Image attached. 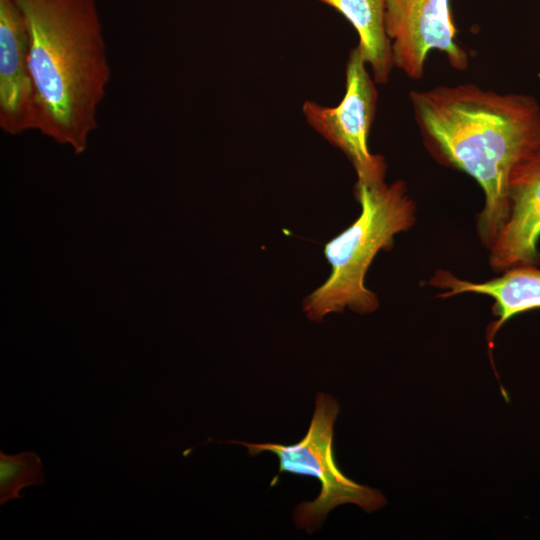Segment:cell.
<instances>
[{
	"instance_id": "6da1fadb",
	"label": "cell",
	"mask_w": 540,
	"mask_h": 540,
	"mask_svg": "<svg viewBox=\"0 0 540 540\" xmlns=\"http://www.w3.org/2000/svg\"><path fill=\"white\" fill-rule=\"evenodd\" d=\"M409 99L429 152L481 187L485 202L477 231L489 250L509 215L514 172L540 150L537 100L474 83L413 90Z\"/></svg>"
},
{
	"instance_id": "7a4b0ae2",
	"label": "cell",
	"mask_w": 540,
	"mask_h": 540,
	"mask_svg": "<svg viewBox=\"0 0 540 540\" xmlns=\"http://www.w3.org/2000/svg\"><path fill=\"white\" fill-rule=\"evenodd\" d=\"M15 1L28 32L35 130L81 153L111 78L96 1Z\"/></svg>"
},
{
	"instance_id": "8992f818",
	"label": "cell",
	"mask_w": 540,
	"mask_h": 540,
	"mask_svg": "<svg viewBox=\"0 0 540 540\" xmlns=\"http://www.w3.org/2000/svg\"><path fill=\"white\" fill-rule=\"evenodd\" d=\"M385 24L394 65L407 77H423L432 51L443 53L456 70L468 67L469 55L456 40L450 0H386Z\"/></svg>"
},
{
	"instance_id": "277c9868",
	"label": "cell",
	"mask_w": 540,
	"mask_h": 540,
	"mask_svg": "<svg viewBox=\"0 0 540 540\" xmlns=\"http://www.w3.org/2000/svg\"><path fill=\"white\" fill-rule=\"evenodd\" d=\"M338 413L336 400L320 392L316 396L308 431L299 442L283 445L231 441L246 446L251 456L263 451L277 456L279 470L270 486L277 483L282 473L311 476L320 482L318 496L311 502L299 504L293 514L296 527L308 533L315 531L328 513L339 505L355 504L366 512H372L386 503L378 490L356 483L338 468L333 449V427Z\"/></svg>"
},
{
	"instance_id": "3957f363",
	"label": "cell",
	"mask_w": 540,
	"mask_h": 540,
	"mask_svg": "<svg viewBox=\"0 0 540 540\" xmlns=\"http://www.w3.org/2000/svg\"><path fill=\"white\" fill-rule=\"evenodd\" d=\"M358 218L324 247L331 266L326 281L304 300L303 310L311 321L320 322L345 308L366 314L377 310L378 298L365 285V276L380 250L393 246L395 235L416 221V205L404 181L368 187L357 184Z\"/></svg>"
},
{
	"instance_id": "8fae6325",
	"label": "cell",
	"mask_w": 540,
	"mask_h": 540,
	"mask_svg": "<svg viewBox=\"0 0 540 540\" xmlns=\"http://www.w3.org/2000/svg\"><path fill=\"white\" fill-rule=\"evenodd\" d=\"M45 483L43 464L34 451L7 455L0 451V504L21 499L20 491L29 486Z\"/></svg>"
},
{
	"instance_id": "5b68a950",
	"label": "cell",
	"mask_w": 540,
	"mask_h": 540,
	"mask_svg": "<svg viewBox=\"0 0 540 540\" xmlns=\"http://www.w3.org/2000/svg\"><path fill=\"white\" fill-rule=\"evenodd\" d=\"M359 49L353 48L345 69V93L334 107L308 100L302 105L307 123L351 162L357 184L373 187L385 183L386 163L368 145L375 119L378 93Z\"/></svg>"
},
{
	"instance_id": "ba28073f",
	"label": "cell",
	"mask_w": 540,
	"mask_h": 540,
	"mask_svg": "<svg viewBox=\"0 0 540 540\" xmlns=\"http://www.w3.org/2000/svg\"><path fill=\"white\" fill-rule=\"evenodd\" d=\"M540 150L514 172L509 191V215L489 249V264L504 271L538 264L540 253Z\"/></svg>"
},
{
	"instance_id": "52a82bcc",
	"label": "cell",
	"mask_w": 540,
	"mask_h": 540,
	"mask_svg": "<svg viewBox=\"0 0 540 540\" xmlns=\"http://www.w3.org/2000/svg\"><path fill=\"white\" fill-rule=\"evenodd\" d=\"M35 125L25 17L15 0H0V127L17 135L35 130Z\"/></svg>"
},
{
	"instance_id": "9c48e42d",
	"label": "cell",
	"mask_w": 540,
	"mask_h": 540,
	"mask_svg": "<svg viewBox=\"0 0 540 540\" xmlns=\"http://www.w3.org/2000/svg\"><path fill=\"white\" fill-rule=\"evenodd\" d=\"M429 284L444 289L439 296L448 298L463 293L490 296L495 322L489 327L492 340L500 327L517 314L540 308V269L534 264H521L503 271L502 275L485 282H471L456 277L448 270H437Z\"/></svg>"
},
{
	"instance_id": "30bf717a",
	"label": "cell",
	"mask_w": 540,
	"mask_h": 540,
	"mask_svg": "<svg viewBox=\"0 0 540 540\" xmlns=\"http://www.w3.org/2000/svg\"><path fill=\"white\" fill-rule=\"evenodd\" d=\"M334 8L359 37L356 46L377 84H387L393 71L391 40L386 31V0H319Z\"/></svg>"
}]
</instances>
